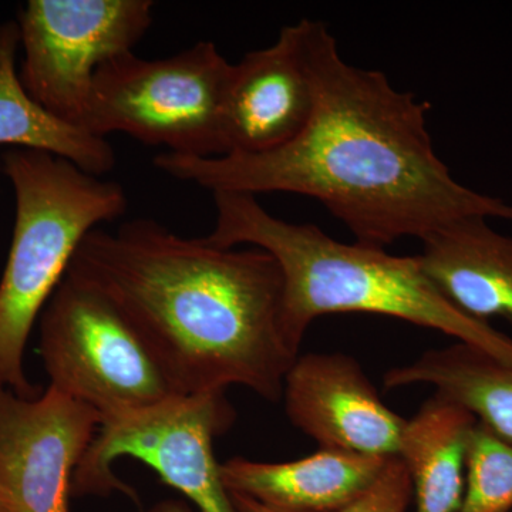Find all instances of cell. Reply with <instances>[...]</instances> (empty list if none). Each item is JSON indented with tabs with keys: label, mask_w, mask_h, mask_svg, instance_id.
Listing matches in <instances>:
<instances>
[{
	"label": "cell",
	"mask_w": 512,
	"mask_h": 512,
	"mask_svg": "<svg viewBox=\"0 0 512 512\" xmlns=\"http://www.w3.org/2000/svg\"><path fill=\"white\" fill-rule=\"evenodd\" d=\"M153 8L150 0H30L18 20L26 92L83 128L97 70L133 52L150 29Z\"/></svg>",
	"instance_id": "obj_8"
},
{
	"label": "cell",
	"mask_w": 512,
	"mask_h": 512,
	"mask_svg": "<svg viewBox=\"0 0 512 512\" xmlns=\"http://www.w3.org/2000/svg\"><path fill=\"white\" fill-rule=\"evenodd\" d=\"M390 458L319 448L285 463L229 458L220 473L229 494L278 512H339L375 485Z\"/></svg>",
	"instance_id": "obj_12"
},
{
	"label": "cell",
	"mask_w": 512,
	"mask_h": 512,
	"mask_svg": "<svg viewBox=\"0 0 512 512\" xmlns=\"http://www.w3.org/2000/svg\"><path fill=\"white\" fill-rule=\"evenodd\" d=\"M383 383L386 389L429 384L512 443V367L476 346L456 342L426 350L409 365L387 370Z\"/></svg>",
	"instance_id": "obj_14"
},
{
	"label": "cell",
	"mask_w": 512,
	"mask_h": 512,
	"mask_svg": "<svg viewBox=\"0 0 512 512\" xmlns=\"http://www.w3.org/2000/svg\"><path fill=\"white\" fill-rule=\"evenodd\" d=\"M0 512H12L8 491L5 490L2 483H0Z\"/></svg>",
	"instance_id": "obj_20"
},
{
	"label": "cell",
	"mask_w": 512,
	"mask_h": 512,
	"mask_svg": "<svg viewBox=\"0 0 512 512\" xmlns=\"http://www.w3.org/2000/svg\"><path fill=\"white\" fill-rule=\"evenodd\" d=\"M464 474L457 512H512V443L478 420L468 433Z\"/></svg>",
	"instance_id": "obj_17"
},
{
	"label": "cell",
	"mask_w": 512,
	"mask_h": 512,
	"mask_svg": "<svg viewBox=\"0 0 512 512\" xmlns=\"http://www.w3.org/2000/svg\"><path fill=\"white\" fill-rule=\"evenodd\" d=\"M212 195L217 215L205 238L220 248L252 245L274 256L285 279V332L296 349L320 316L370 313L439 330L512 367L510 336L451 305L424 274L417 255L336 241L316 225L269 214L255 195Z\"/></svg>",
	"instance_id": "obj_3"
},
{
	"label": "cell",
	"mask_w": 512,
	"mask_h": 512,
	"mask_svg": "<svg viewBox=\"0 0 512 512\" xmlns=\"http://www.w3.org/2000/svg\"><path fill=\"white\" fill-rule=\"evenodd\" d=\"M308 36L309 19H301L282 28L274 45L232 64L222 121L227 154L278 150L311 120L315 86Z\"/></svg>",
	"instance_id": "obj_11"
},
{
	"label": "cell",
	"mask_w": 512,
	"mask_h": 512,
	"mask_svg": "<svg viewBox=\"0 0 512 512\" xmlns=\"http://www.w3.org/2000/svg\"><path fill=\"white\" fill-rule=\"evenodd\" d=\"M235 420L237 412L225 392H211L180 394L101 424L74 471L72 495H134L113 471L117 458L133 457L157 471L163 483L184 494L200 512H237L212 447Z\"/></svg>",
	"instance_id": "obj_7"
},
{
	"label": "cell",
	"mask_w": 512,
	"mask_h": 512,
	"mask_svg": "<svg viewBox=\"0 0 512 512\" xmlns=\"http://www.w3.org/2000/svg\"><path fill=\"white\" fill-rule=\"evenodd\" d=\"M488 218L448 222L426 238L419 258L441 295L470 318L512 322V238L487 224Z\"/></svg>",
	"instance_id": "obj_13"
},
{
	"label": "cell",
	"mask_w": 512,
	"mask_h": 512,
	"mask_svg": "<svg viewBox=\"0 0 512 512\" xmlns=\"http://www.w3.org/2000/svg\"><path fill=\"white\" fill-rule=\"evenodd\" d=\"M40 356L50 387L92 407L101 424L180 396L119 306L73 275L40 315Z\"/></svg>",
	"instance_id": "obj_6"
},
{
	"label": "cell",
	"mask_w": 512,
	"mask_h": 512,
	"mask_svg": "<svg viewBox=\"0 0 512 512\" xmlns=\"http://www.w3.org/2000/svg\"><path fill=\"white\" fill-rule=\"evenodd\" d=\"M2 170L15 191L16 218L0 279V387L36 399L23 367L36 319L63 281L83 239L126 214V191L45 151L12 150Z\"/></svg>",
	"instance_id": "obj_4"
},
{
	"label": "cell",
	"mask_w": 512,
	"mask_h": 512,
	"mask_svg": "<svg viewBox=\"0 0 512 512\" xmlns=\"http://www.w3.org/2000/svg\"><path fill=\"white\" fill-rule=\"evenodd\" d=\"M315 106L301 134L262 154L163 153L161 173L211 192H289L319 201L356 242L386 248L466 217L512 222V205L457 183L427 128L430 104L386 74L345 62L328 26L309 19Z\"/></svg>",
	"instance_id": "obj_1"
},
{
	"label": "cell",
	"mask_w": 512,
	"mask_h": 512,
	"mask_svg": "<svg viewBox=\"0 0 512 512\" xmlns=\"http://www.w3.org/2000/svg\"><path fill=\"white\" fill-rule=\"evenodd\" d=\"M150 512H192L187 503L178 500H165L154 505Z\"/></svg>",
	"instance_id": "obj_19"
},
{
	"label": "cell",
	"mask_w": 512,
	"mask_h": 512,
	"mask_svg": "<svg viewBox=\"0 0 512 512\" xmlns=\"http://www.w3.org/2000/svg\"><path fill=\"white\" fill-rule=\"evenodd\" d=\"M101 423L53 387L36 399L0 387V483L12 512H69L74 471Z\"/></svg>",
	"instance_id": "obj_9"
},
{
	"label": "cell",
	"mask_w": 512,
	"mask_h": 512,
	"mask_svg": "<svg viewBox=\"0 0 512 512\" xmlns=\"http://www.w3.org/2000/svg\"><path fill=\"white\" fill-rule=\"evenodd\" d=\"M464 407L434 393L404 427L399 457L409 470L416 512H457L464 494L468 433Z\"/></svg>",
	"instance_id": "obj_15"
},
{
	"label": "cell",
	"mask_w": 512,
	"mask_h": 512,
	"mask_svg": "<svg viewBox=\"0 0 512 512\" xmlns=\"http://www.w3.org/2000/svg\"><path fill=\"white\" fill-rule=\"evenodd\" d=\"M282 399L293 426L319 448L399 457L407 420L384 404L355 357L299 355L285 377Z\"/></svg>",
	"instance_id": "obj_10"
},
{
	"label": "cell",
	"mask_w": 512,
	"mask_h": 512,
	"mask_svg": "<svg viewBox=\"0 0 512 512\" xmlns=\"http://www.w3.org/2000/svg\"><path fill=\"white\" fill-rule=\"evenodd\" d=\"M237 512H278L256 503L252 498L229 494ZM413 503V485L409 470L400 457H392L365 495L339 512H409Z\"/></svg>",
	"instance_id": "obj_18"
},
{
	"label": "cell",
	"mask_w": 512,
	"mask_h": 512,
	"mask_svg": "<svg viewBox=\"0 0 512 512\" xmlns=\"http://www.w3.org/2000/svg\"><path fill=\"white\" fill-rule=\"evenodd\" d=\"M231 70L217 45L204 40L167 59L124 53L97 70L83 128L103 138L128 134L167 153L225 156Z\"/></svg>",
	"instance_id": "obj_5"
},
{
	"label": "cell",
	"mask_w": 512,
	"mask_h": 512,
	"mask_svg": "<svg viewBox=\"0 0 512 512\" xmlns=\"http://www.w3.org/2000/svg\"><path fill=\"white\" fill-rule=\"evenodd\" d=\"M19 43L18 23L0 26V146L45 151L97 177L110 173L116 153L106 138L53 116L26 92L16 69Z\"/></svg>",
	"instance_id": "obj_16"
},
{
	"label": "cell",
	"mask_w": 512,
	"mask_h": 512,
	"mask_svg": "<svg viewBox=\"0 0 512 512\" xmlns=\"http://www.w3.org/2000/svg\"><path fill=\"white\" fill-rule=\"evenodd\" d=\"M67 274L116 303L178 393L252 390L279 402L299 349L284 326L285 279L259 248H220L137 218L93 229Z\"/></svg>",
	"instance_id": "obj_2"
}]
</instances>
